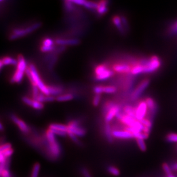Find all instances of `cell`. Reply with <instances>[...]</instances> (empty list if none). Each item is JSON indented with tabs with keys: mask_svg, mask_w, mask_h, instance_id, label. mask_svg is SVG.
I'll return each instance as SVG.
<instances>
[{
	"mask_svg": "<svg viewBox=\"0 0 177 177\" xmlns=\"http://www.w3.org/2000/svg\"><path fill=\"white\" fill-rule=\"evenodd\" d=\"M18 64L17 65V69L15 71L14 74L10 79L11 83H21L23 80L24 74L25 73V71L27 68L26 61L23 57V55H18Z\"/></svg>",
	"mask_w": 177,
	"mask_h": 177,
	"instance_id": "6da1fadb",
	"label": "cell"
},
{
	"mask_svg": "<svg viewBox=\"0 0 177 177\" xmlns=\"http://www.w3.org/2000/svg\"><path fill=\"white\" fill-rule=\"evenodd\" d=\"M46 139L48 142L49 150L52 156L54 157L55 158L59 157L60 155L61 150H60V145L55 138L54 133L49 129L46 131Z\"/></svg>",
	"mask_w": 177,
	"mask_h": 177,
	"instance_id": "7a4b0ae2",
	"label": "cell"
},
{
	"mask_svg": "<svg viewBox=\"0 0 177 177\" xmlns=\"http://www.w3.org/2000/svg\"><path fill=\"white\" fill-rule=\"evenodd\" d=\"M42 25L41 23H36L28 27L26 29H15L13 31L12 33L9 36V40H14L20 37L26 36L32 32L36 31Z\"/></svg>",
	"mask_w": 177,
	"mask_h": 177,
	"instance_id": "3957f363",
	"label": "cell"
},
{
	"mask_svg": "<svg viewBox=\"0 0 177 177\" xmlns=\"http://www.w3.org/2000/svg\"><path fill=\"white\" fill-rule=\"evenodd\" d=\"M142 64L145 67L144 73L154 72L158 69L161 65V61L159 57L157 56H153L149 60H146L142 61Z\"/></svg>",
	"mask_w": 177,
	"mask_h": 177,
	"instance_id": "277c9868",
	"label": "cell"
},
{
	"mask_svg": "<svg viewBox=\"0 0 177 177\" xmlns=\"http://www.w3.org/2000/svg\"><path fill=\"white\" fill-rule=\"evenodd\" d=\"M29 68L30 69L31 72H32V76L34 79V80L36 83L37 86L39 87V90L44 94L45 95H50V92L48 89L47 86L44 84V83L41 80L40 77L39 76V75L38 73V72L37 71L35 65L33 64H31L29 66Z\"/></svg>",
	"mask_w": 177,
	"mask_h": 177,
	"instance_id": "5b68a950",
	"label": "cell"
},
{
	"mask_svg": "<svg viewBox=\"0 0 177 177\" xmlns=\"http://www.w3.org/2000/svg\"><path fill=\"white\" fill-rule=\"evenodd\" d=\"M68 132H70L77 136H84L86 134V131L79 126V123L77 120H73L69 123L68 125Z\"/></svg>",
	"mask_w": 177,
	"mask_h": 177,
	"instance_id": "8992f818",
	"label": "cell"
},
{
	"mask_svg": "<svg viewBox=\"0 0 177 177\" xmlns=\"http://www.w3.org/2000/svg\"><path fill=\"white\" fill-rule=\"evenodd\" d=\"M148 107L145 101L143 100L139 102V103L136 107V119L137 120L141 121L143 119L145 118L147 112Z\"/></svg>",
	"mask_w": 177,
	"mask_h": 177,
	"instance_id": "52a82bcc",
	"label": "cell"
},
{
	"mask_svg": "<svg viewBox=\"0 0 177 177\" xmlns=\"http://www.w3.org/2000/svg\"><path fill=\"white\" fill-rule=\"evenodd\" d=\"M150 80L149 79H145L142 82L140 83V84L133 91L132 93L131 99L132 100L136 99L143 92V91L149 86L150 84Z\"/></svg>",
	"mask_w": 177,
	"mask_h": 177,
	"instance_id": "ba28073f",
	"label": "cell"
},
{
	"mask_svg": "<svg viewBox=\"0 0 177 177\" xmlns=\"http://www.w3.org/2000/svg\"><path fill=\"white\" fill-rule=\"evenodd\" d=\"M10 119L13 121V122L15 124H16L17 125L20 130L23 132L28 133L29 132V127L28 126L27 124L23 120L19 119L17 116L13 114L10 116Z\"/></svg>",
	"mask_w": 177,
	"mask_h": 177,
	"instance_id": "9c48e42d",
	"label": "cell"
},
{
	"mask_svg": "<svg viewBox=\"0 0 177 177\" xmlns=\"http://www.w3.org/2000/svg\"><path fill=\"white\" fill-rule=\"evenodd\" d=\"M112 136L115 138L120 139H129L134 138L131 132L126 130H115L112 131Z\"/></svg>",
	"mask_w": 177,
	"mask_h": 177,
	"instance_id": "30bf717a",
	"label": "cell"
},
{
	"mask_svg": "<svg viewBox=\"0 0 177 177\" xmlns=\"http://www.w3.org/2000/svg\"><path fill=\"white\" fill-rule=\"evenodd\" d=\"M131 68L132 67L130 65L126 64H117L113 66L114 71L122 73L131 72Z\"/></svg>",
	"mask_w": 177,
	"mask_h": 177,
	"instance_id": "8fae6325",
	"label": "cell"
},
{
	"mask_svg": "<svg viewBox=\"0 0 177 177\" xmlns=\"http://www.w3.org/2000/svg\"><path fill=\"white\" fill-rule=\"evenodd\" d=\"M120 112V107L119 105H115L111 109H109L107 114L105 115V120L106 123H109L113 119L115 116Z\"/></svg>",
	"mask_w": 177,
	"mask_h": 177,
	"instance_id": "7c38bea8",
	"label": "cell"
},
{
	"mask_svg": "<svg viewBox=\"0 0 177 177\" xmlns=\"http://www.w3.org/2000/svg\"><path fill=\"white\" fill-rule=\"evenodd\" d=\"M55 42L57 45L60 46H75L80 43V40L77 39H58L55 40Z\"/></svg>",
	"mask_w": 177,
	"mask_h": 177,
	"instance_id": "4fadbf2b",
	"label": "cell"
},
{
	"mask_svg": "<svg viewBox=\"0 0 177 177\" xmlns=\"http://www.w3.org/2000/svg\"><path fill=\"white\" fill-rule=\"evenodd\" d=\"M108 2H109L107 1H101L98 3V7L97 9V12L100 15H103L107 12Z\"/></svg>",
	"mask_w": 177,
	"mask_h": 177,
	"instance_id": "5bb4252c",
	"label": "cell"
},
{
	"mask_svg": "<svg viewBox=\"0 0 177 177\" xmlns=\"http://www.w3.org/2000/svg\"><path fill=\"white\" fill-rule=\"evenodd\" d=\"M112 21L115 24V25L116 26V27L118 28L119 31L122 33H123L124 32V29L123 27L121 17H120L118 16H115L112 18Z\"/></svg>",
	"mask_w": 177,
	"mask_h": 177,
	"instance_id": "9a60e30c",
	"label": "cell"
},
{
	"mask_svg": "<svg viewBox=\"0 0 177 177\" xmlns=\"http://www.w3.org/2000/svg\"><path fill=\"white\" fill-rule=\"evenodd\" d=\"M4 65H17L18 61L16 59L12 58L10 57L6 56L1 59L0 61Z\"/></svg>",
	"mask_w": 177,
	"mask_h": 177,
	"instance_id": "2e32d148",
	"label": "cell"
},
{
	"mask_svg": "<svg viewBox=\"0 0 177 177\" xmlns=\"http://www.w3.org/2000/svg\"><path fill=\"white\" fill-rule=\"evenodd\" d=\"M47 87L50 92V95L51 96H59L63 92V88L59 87L47 86Z\"/></svg>",
	"mask_w": 177,
	"mask_h": 177,
	"instance_id": "e0dca14e",
	"label": "cell"
},
{
	"mask_svg": "<svg viewBox=\"0 0 177 177\" xmlns=\"http://www.w3.org/2000/svg\"><path fill=\"white\" fill-rule=\"evenodd\" d=\"M114 75V71L109 70V69H107L105 72L103 73L102 74H101L99 76H96V79L97 80H104L109 79V77L112 76Z\"/></svg>",
	"mask_w": 177,
	"mask_h": 177,
	"instance_id": "ac0fdd59",
	"label": "cell"
},
{
	"mask_svg": "<svg viewBox=\"0 0 177 177\" xmlns=\"http://www.w3.org/2000/svg\"><path fill=\"white\" fill-rule=\"evenodd\" d=\"M49 129H50V130H57L67 132H68V126H65V125L61 124H56V123L51 124L49 126Z\"/></svg>",
	"mask_w": 177,
	"mask_h": 177,
	"instance_id": "d6986e66",
	"label": "cell"
},
{
	"mask_svg": "<svg viewBox=\"0 0 177 177\" xmlns=\"http://www.w3.org/2000/svg\"><path fill=\"white\" fill-rule=\"evenodd\" d=\"M123 111H124V114L131 116L132 118L136 119V115H135L136 108H134L131 105H126L124 107Z\"/></svg>",
	"mask_w": 177,
	"mask_h": 177,
	"instance_id": "ffe728a7",
	"label": "cell"
},
{
	"mask_svg": "<svg viewBox=\"0 0 177 177\" xmlns=\"http://www.w3.org/2000/svg\"><path fill=\"white\" fill-rule=\"evenodd\" d=\"M144 71H145L144 66L141 64H136L132 67L130 73L134 75H138L140 73H144Z\"/></svg>",
	"mask_w": 177,
	"mask_h": 177,
	"instance_id": "44dd1931",
	"label": "cell"
},
{
	"mask_svg": "<svg viewBox=\"0 0 177 177\" xmlns=\"http://www.w3.org/2000/svg\"><path fill=\"white\" fill-rule=\"evenodd\" d=\"M105 134L109 142H112L113 141L112 131H111V128L109 123H106V124H105Z\"/></svg>",
	"mask_w": 177,
	"mask_h": 177,
	"instance_id": "7402d4cb",
	"label": "cell"
},
{
	"mask_svg": "<svg viewBox=\"0 0 177 177\" xmlns=\"http://www.w3.org/2000/svg\"><path fill=\"white\" fill-rule=\"evenodd\" d=\"M146 103L147 105L148 109L151 111H155L156 109V103L154 100L151 98H147L145 100Z\"/></svg>",
	"mask_w": 177,
	"mask_h": 177,
	"instance_id": "603a6c76",
	"label": "cell"
},
{
	"mask_svg": "<svg viewBox=\"0 0 177 177\" xmlns=\"http://www.w3.org/2000/svg\"><path fill=\"white\" fill-rule=\"evenodd\" d=\"M73 99V95L71 94H67L65 95H59L56 98V100L57 101H65L72 100Z\"/></svg>",
	"mask_w": 177,
	"mask_h": 177,
	"instance_id": "cb8c5ba5",
	"label": "cell"
},
{
	"mask_svg": "<svg viewBox=\"0 0 177 177\" xmlns=\"http://www.w3.org/2000/svg\"><path fill=\"white\" fill-rule=\"evenodd\" d=\"M84 6L87 9L93 10V9H98V3H96L93 1H86L85 4L84 5Z\"/></svg>",
	"mask_w": 177,
	"mask_h": 177,
	"instance_id": "d4e9b609",
	"label": "cell"
},
{
	"mask_svg": "<svg viewBox=\"0 0 177 177\" xmlns=\"http://www.w3.org/2000/svg\"><path fill=\"white\" fill-rule=\"evenodd\" d=\"M40 170V164L36 163L35 164L32 168L31 177H38Z\"/></svg>",
	"mask_w": 177,
	"mask_h": 177,
	"instance_id": "484cf974",
	"label": "cell"
},
{
	"mask_svg": "<svg viewBox=\"0 0 177 177\" xmlns=\"http://www.w3.org/2000/svg\"><path fill=\"white\" fill-rule=\"evenodd\" d=\"M108 69H107V67L104 65H98L96 68H95V73L96 74V76H99L101 74H102L103 73L105 72V71Z\"/></svg>",
	"mask_w": 177,
	"mask_h": 177,
	"instance_id": "4316f807",
	"label": "cell"
},
{
	"mask_svg": "<svg viewBox=\"0 0 177 177\" xmlns=\"http://www.w3.org/2000/svg\"><path fill=\"white\" fill-rule=\"evenodd\" d=\"M166 139L169 142L177 143V134L169 133L166 136Z\"/></svg>",
	"mask_w": 177,
	"mask_h": 177,
	"instance_id": "83f0119b",
	"label": "cell"
},
{
	"mask_svg": "<svg viewBox=\"0 0 177 177\" xmlns=\"http://www.w3.org/2000/svg\"><path fill=\"white\" fill-rule=\"evenodd\" d=\"M136 142H137V145L138 146L139 149L142 151H146L147 147L146 145L145 140L141 139H136Z\"/></svg>",
	"mask_w": 177,
	"mask_h": 177,
	"instance_id": "f1b7e54d",
	"label": "cell"
},
{
	"mask_svg": "<svg viewBox=\"0 0 177 177\" xmlns=\"http://www.w3.org/2000/svg\"><path fill=\"white\" fill-rule=\"evenodd\" d=\"M65 8L68 10V12H71L73 11L75 9L74 4L72 2L71 0L69 1H65Z\"/></svg>",
	"mask_w": 177,
	"mask_h": 177,
	"instance_id": "f546056e",
	"label": "cell"
},
{
	"mask_svg": "<svg viewBox=\"0 0 177 177\" xmlns=\"http://www.w3.org/2000/svg\"><path fill=\"white\" fill-rule=\"evenodd\" d=\"M117 91V89L114 86L103 87V93L106 94H114Z\"/></svg>",
	"mask_w": 177,
	"mask_h": 177,
	"instance_id": "4dcf8cb0",
	"label": "cell"
},
{
	"mask_svg": "<svg viewBox=\"0 0 177 177\" xmlns=\"http://www.w3.org/2000/svg\"><path fill=\"white\" fill-rule=\"evenodd\" d=\"M108 171L114 176H118L120 174V171L119 169L114 166H109L108 168Z\"/></svg>",
	"mask_w": 177,
	"mask_h": 177,
	"instance_id": "1f68e13d",
	"label": "cell"
},
{
	"mask_svg": "<svg viewBox=\"0 0 177 177\" xmlns=\"http://www.w3.org/2000/svg\"><path fill=\"white\" fill-rule=\"evenodd\" d=\"M44 107V105L43 103L35 100L33 101V103L32 105V108L36 109H39V110L43 109Z\"/></svg>",
	"mask_w": 177,
	"mask_h": 177,
	"instance_id": "d6a6232c",
	"label": "cell"
},
{
	"mask_svg": "<svg viewBox=\"0 0 177 177\" xmlns=\"http://www.w3.org/2000/svg\"><path fill=\"white\" fill-rule=\"evenodd\" d=\"M162 168H163L164 173L167 174L168 176L172 175V173H171L172 170H171V168L170 167V166L168 165V164H167V163H164L162 164Z\"/></svg>",
	"mask_w": 177,
	"mask_h": 177,
	"instance_id": "836d02e7",
	"label": "cell"
},
{
	"mask_svg": "<svg viewBox=\"0 0 177 177\" xmlns=\"http://www.w3.org/2000/svg\"><path fill=\"white\" fill-rule=\"evenodd\" d=\"M39 87L37 86H32V97L33 100H37V98L39 95Z\"/></svg>",
	"mask_w": 177,
	"mask_h": 177,
	"instance_id": "e575fe53",
	"label": "cell"
},
{
	"mask_svg": "<svg viewBox=\"0 0 177 177\" xmlns=\"http://www.w3.org/2000/svg\"><path fill=\"white\" fill-rule=\"evenodd\" d=\"M140 122L144 126V127L149 128H150V129L151 128V127H152V123L149 119H148L147 118H144L142 120H141Z\"/></svg>",
	"mask_w": 177,
	"mask_h": 177,
	"instance_id": "d590c367",
	"label": "cell"
},
{
	"mask_svg": "<svg viewBox=\"0 0 177 177\" xmlns=\"http://www.w3.org/2000/svg\"><path fill=\"white\" fill-rule=\"evenodd\" d=\"M53 43H54V42L52 39L47 38V39H44L43 40L42 46H53Z\"/></svg>",
	"mask_w": 177,
	"mask_h": 177,
	"instance_id": "8d00e7d4",
	"label": "cell"
},
{
	"mask_svg": "<svg viewBox=\"0 0 177 177\" xmlns=\"http://www.w3.org/2000/svg\"><path fill=\"white\" fill-rule=\"evenodd\" d=\"M22 101L25 104L32 107L34 100L32 99H30V98L26 97V96H24L22 98Z\"/></svg>",
	"mask_w": 177,
	"mask_h": 177,
	"instance_id": "74e56055",
	"label": "cell"
},
{
	"mask_svg": "<svg viewBox=\"0 0 177 177\" xmlns=\"http://www.w3.org/2000/svg\"><path fill=\"white\" fill-rule=\"evenodd\" d=\"M94 92L95 95H101V94L103 93V86H96L94 88Z\"/></svg>",
	"mask_w": 177,
	"mask_h": 177,
	"instance_id": "f35d334b",
	"label": "cell"
},
{
	"mask_svg": "<svg viewBox=\"0 0 177 177\" xmlns=\"http://www.w3.org/2000/svg\"><path fill=\"white\" fill-rule=\"evenodd\" d=\"M100 99H101V95H95L93 99V105L96 107L98 106L99 103H100Z\"/></svg>",
	"mask_w": 177,
	"mask_h": 177,
	"instance_id": "ab89813d",
	"label": "cell"
},
{
	"mask_svg": "<svg viewBox=\"0 0 177 177\" xmlns=\"http://www.w3.org/2000/svg\"><path fill=\"white\" fill-rule=\"evenodd\" d=\"M10 149H12V145L10 143H5V144H4L1 146L0 151H1V153H2L5 151L9 150Z\"/></svg>",
	"mask_w": 177,
	"mask_h": 177,
	"instance_id": "60d3db41",
	"label": "cell"
},
{
	"mask_svg": "<svg viewBox=\"0 0 177 177\" xmlns=\"http://www.w3.org/2000/svg\"><path fill=\"white\" fill-rule=\"evenodd\" d=\"M50 130L53 132L55 135H57L60 136H65L67 135V133H68L67 132L57 130Z\"/></svg>",
	"mask_w": 177,
	"mask_h": 177,
	"instance_id": "b9f144b4",
	"label": "cell"
},
{
	"mask_svg": "<svg viewBox=\"0 0 177 177\" xmlns=\"http://www.w3.org/2000/svg\"><path fill=\"white\" fill-rule=\"evenodd\" d=\"M55 48L54 46H41V52H50L52 50H53Z\"/></svg>",
	"mask_w": 177,
	"mask_h": 177,
	"instance_id": "7bdbcfd3",
	"label": "cell"
},
{
	"mask_svg": "<svg viewBox=\"0 0 177 177\" xmlns=\"http://www.w3.org/2000/svg\"><path fill=\"white\" fill-rule=\"evenodd\" d=\"M1 153H2V154L4 155L5 157L7 159V158H8L12 155L13 154V150L12 149H9V150L5 151L4 152Z\"/></svg>",
	"mask_w": 177,
	"mask_h": 177,
	"instance_id": "ee69618b",
	"label": "cell"
},
{
	"mask_svg": "<svg viewBox=\"0 0 177 177\" xmlns=\"http://www.w3.org/2000/svg\"><path fill=\"white\" fill-rule=\"evenodd\" d=\"M67 135H68V136L70 137V138H71V139L74 142L77 143H79V139H77V136H76L75 134H73L71 133V132H68Z\"/></svg>",
	"mask_w": 177,
	"mask_h": 177,
	"instance_id": "f6af8a7d",
	"label": "cell"
},
{
	"mask_svg": "<svg viewBox=\"0 0 177 177\" xmlns=\"http://www.w3.org/2000/svg\"><path fill=\"white\" fill-rule=\"evenodd\" d=\"M1 177H10V172L8 169H5L3 171H1Z\"/></svg>",
	"mask_w": 177,
	"mask_h": 177,
	"instance_id": "bcb514c9",
	"label": "cell"
},
{
	"mask_svg": "<svg viewBox=\"0 0 177 177\" xmlns=\"http://www.w3.org/2000/svg\"><path fill=\"white\" fill-rule=\"evenodd\" d=\"M56 100V98L53 96H46L44 98V102H52Z\"/></svg>",
	"mask_w": 177,
	"mask_h": 177,
	"instance_id": "7dc6e473",
	"label": "cell"
},
{
	"mask_svg": "<svg viewBox=\"0 0 177 177\" xmlns=\"http://www.w3.org/2000/svg\"><path fill=\"white\" fill-rule=\"evenodd\" d=\"M82 173L84 177H92L90 173L87 170L86 168H83L82 169Z\"/></svg>",
	"mask_w": 177,
	"mask_h": 177,
	"instance_id": "c3c4849f",
	"label": "cell"
},
{
	"mask_svg": "<svg viewBox=\"0 0 177 177\" xmlns=\"http://www.w3.org/2000/svg\"><path fill=\"white\" fill-rule=\"evenodd\" d=\"M74 4L79 5H83L85 4L86 1L84 0H71Z\"/></svg>",
	"mask_w": 177,
	"mask_h": 177,
	"instance_id": "681fc988",
	"label": "cell"
},
{
	"mask_svg": "<svg viewBox=\"0 0 177 177\" xmlns=\"http://www.w3.org/2000/svg\"><path fill=\"white\" fill-rule=\"evenodd\" d=\"M121 20L123 24V27L127 28L128 27V24H127V19L124 17H121Z\"/></svg>",
	"mask_w": 177,
	"mask_h": 177,
	"instance_id": "f907efd6",
	"label": "cell"
},
{
	"mask_svg": "<svg viewBox=\"0 0 177 177\" xmlns=\"http://www.w3.org/2000/svg\"><path fill=\"white\" fill-rule=\"evenodd\" d=\"M171 31L173 33L177 32V21L174 24L172 27H171Z\"/></svg>",
	"mask_w": 177,
	"mask_h": 177,
	"instance_id": "816d5d0a",
	"label": "cell"
},
{
	"mask_svg": "<svg viewBox=\"0 0 177 177\" xmlns=\"http://www.w3.org/2000/svg\"><path fill=\"white\" fill-rule=\"evenodd\" d=\"M171 168V170H173L174 171H177V162L173 164Z\"/></svg>",
	"mask_w": 177,
	"mask_h": 177,
	"instance_id": "f5cc1de1",
	"label": "cell"
},
{
	"mask_svg": "<svg viewBox=\"0 0 177 177\" xmlns=\"http://www.w3.org/2000/svg\"><path fill=\"white\" fill-rule=\"evenodd\" d=\"M0 128H1V131H2L3 129H4V128H3V126H2V123H0Z\"/></svg>",
	"mask_w": 177,
	"mask_h": 177,
	"instance_id": "db71d44e",
	"label": "cell"
},
{
	"mask_svg": "<svg viewBox=\"0 0 177 177\" xmlns=\"http://www.w3.org/2000/svg\"><path fill=\"white\" fill-rule=\"evenodd\" d=\"M168 177H175V176H174L173 174L172 175H169V176H168Z\"/></svg>",
	"mask_w": 177,
	"mask_h": 177,
	"instance_id": "11a10c76",
	"label": "cell"
}]
</instances>
